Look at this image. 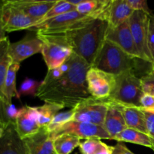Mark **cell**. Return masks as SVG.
<instances>
[{
    "mask_svg": "<svg viewBox=\"0 0 154 154\" xmlns=\"http://www.w3.org/2000/svg\"><path fill=\"white\" fill-rule=\"evenodd\" d=\"M69 72L58 81L48 84H41L35 97L45 103L63 105L74 108L83 101L91 97L87 84V73L91 66L84 60L72 54Z\"/></svg>",
    "mask_w": 154,
    "mask_h": 154,
    "instance_id": "6da1fadb",
    "label": "cell"
},
{
    "mask_svg": "<svg viewBox=\"0 0 154 154\" xmlns=\"http://www.w3.org/2000/svg\"><path fill=\"white\" fill-rule=\"evenodd\" d=\"M108 29V21L93 19L85 25L63 35L74 54L92 66L105 41Z\"/></svg>",
    "mask_w": 154,
    "mask_h": 154,
    "instance_id": "7a4b0ae2",
    "label": "cell"
},
{
    "mask_svg": "<svg viewBox=\"0 0 154 154\" xmlns=\"http://www.w3.org/2000/svg\"><path fill=\"white\" fill-rule=\"evenodd\" d=\"M142 61L144 60L129 55L115 44L105 39L91 67L117 76L129 70L137 72Z\"/></svg>",
    "mask_w": 154,
    "mask_h": 154,
    "instance_id": "3957f363",
    "label": "cell"
},
{
    "mask_svg": "<svg viewBox=\"0 0 154 154\" xmlns=\"http://www.w3.org/2000/svg\"><path fill=\"white\" fill-rule=\"evenodd\" d=\"M144 94L141 77L134 70L125 72L116 76V84L108 99L116 102L140 107V99Z\"/></svg>",
    "mask_w": 154,
    "mask_h": 154,
    "instance_id": "277c9868",
    "label": "cell"
},
{
    "mask_svg": "<svg viewBox=\"0 0 154 154\" xmlns=\"http://www.w3.org/2000/svg\"><path fill=\"white\" fill-rule=\"evenodd\" d=\"M35 32L43 43L42 54L48 70L61 66L73 54L63 34Z\"/></svg>",
    "mask_w": 154,
    "mask_h": 154,
    "instance_id": "5b68a950",
    "label": "cell"
},
{
    "mask_svg": "<svg viewBox=\"0 0 154 154\" xmlns=\"http://www.w3.org/2000/svg\"><path fill=\"white\" fill-rule=\"evenodd\" d=\"M93 19L75 10L40 22L29 30L44 34H63L79 28Z\"/></svg>",
    "mask_w": 154,
    "mask_h": 154,
    "instance_id": "8992f818",
    "label": "cell"
},
{
    "mask_svg": "<svg viewBox=\"0 0 154 154\" xmlns=\"http://www.w3.org/2000/svg\"><path fill=\"white\" fill-rule=\"evenodd\" d=\"M129 24L139 59L152 63L153 59L149 49L150 16L143 11H135L129 17Z\"/></svg>",
    "mask_w": 154,
    "mask_h": 154,
    "instance_id": "52a82bcc",
    "label": "cell"
},
{
    "mask_svg": "<svg viewBox=\"0 0 154 154\" xmlns=\"http://www.w3.org/2000/svg\"><path fill=\"white\" fill-rule=\"evenodd\" d=\"M108 108V100L91 97L77 105L73 109V121L91 123L103 127Z\"/></svg>",
    "mask_w": 154,
    "mask_h": 154,
    "instance_id": "ba28073f",
    "label": "cell"
},
{
    "mask_svg": "<svg viewBox=\"0 0 154 154\" xmlns=\"http://www.w3.org/2000/svg\"><path fill=\"white\" fill-rule=\"evenodd\" d=\"M90 96L97 99H108L114 91L116 76L95 67H90L86 76Z\"/></svg>",
    "mask_w": 154,
    "mask_h": 154,
    "instance_id": "9c48e42d",
    "label": "cell"
},
{
    "mask_svg": "<svg viewBox=\"0 0 154 154\" xmlns=\"http://www.w3.org/2000/svg\"><path fill=\"white\" fill-rule=\"evenodd\" d=\"M63 134H70L78 137L80 139H89V138H99V139L111 140L108 132L102 126L91 124L88 123L79 121H71L66 123L62 127L59 128L54 132H51V138L53 140Z\"/></svg>",
    "mask_w": 154,
    "mask_h": 154,
    "instance_id": "30bf717a",
    "label": "cell"
},
{
    "mask_svg": "<svg viewBox=\"0 0 154 154\" xmlns=\"http://www.w3.org/2000/svg\"><path fill=\"white\" fill-rule=\"evenodd\" d=\"M1 21L6 32L23 29L29 30L40 23V20L27 16L20 10L12 5L9 0H6Z\"/></svg>",
    "mask_w": 154,
    "mask_h": 154,
    "instance_id": "8fae6325",
    "label": "cell"
},
{
    "mask_svg": "<svg viewBox=\"0 0 154 154\" xmlns=\"http://www.w3.org/2000/svg\"><path fill=\"white\" fill-rule=\"evenodd\" d=\"M43 43L40 38L35 34H27L21 40L14 43H10L8 54L13 63H19L34 54L42 53Z\"/></svg>",
    "mask_w": 154,
    "mask_h": 154,
    "instance_id": "7c38bea8",
    "label": "cell"
},
{
    "mask_svg": "<svg viewBox=\"0 0 154 154\" xmlns=\"http://www.w3.org/2000/svg\"><path fill=\"white\" fill-rule=\"evenodd\" d=\"M105 39L115 44L129 55L139 59L129 27V20L115 28H111L108 26Z\"/></svg>",
    "mask_w": 154,
    "mask_h": 154,
    "instance_id": "4fadbf2b",
    "label": "cell"
},
{
    "mask_svg": "<svg viewBox=\"0 0 154 154\" xmlns=\"http://www.w3.org/2000/svg\"><path fill=\"white\" fill-rule=\"evenodd\" d=\"M0 154H28L24 140L18 134L14 123H10L0 138Z\"/></svg>",
    "mask_w": 154,
    "mask_h": 154,
    "instance_id": "5bb4252c",
    "label": "cell"
},
{
    "mask_svg": "<svg viewBox=\"0 0 154 154\" xmlns=\"http://www.w3.org/2000/svg\"><path fill=\"white\" fill-rule=\"evenodd\" d=\"M23 140L28 154H57L54 150V140L47 127H41L35 134Z\"/></svg>",
    "mask_w": 154,
    "mask_h": 154,
    "instance_id": "9a60e30c",
    "label": "cell"
},
{
    "mask_svg": "<svg viewBox=\"0 0 154 154\" xmlns=\"http://www.w3.org/2000/svg\"><path fill=\"white\" fill-rule=\"evenodd\" d=\"M57 0L35 1V0H9L11 4L33 19L42 21L48 11Z\"/></svg>",
    "mask_w": 154,
    "mask_h": 154,
    "instance_id": "2e32d148",
    "label": "cell"
},
{
    "mask_svg": "<svg viewBox=\"0 0 154 154\" xmlns=\"http://www.w3.org/2000/svg\"><path fill=\"white\" fill-rule=\"evenodd\" d=\"M107 100L108 108L105 116L103 128L110 135L111 139L114 140L118 134L127 128V126L123 114L117 104L109 99H107Z\"/></svg>",
    "mask_w": 154,
    "mask_h": 154,
    "instance_id": "e0dca14e",
    "label": "cell"
},
{
    "mask_svg": "<svg viewBox=\"0 0 154 154\" xmlns=\"http://www.w3.org/2000/svg\"><path fill=\"white\" fill-rule=\"evenodd\" d=\"M15 125L18 134L23 139L35 134L41 129L35 108L26 105L25 110L16 120Z\"/></svg>",
    "mask_w": 154,
    "mask_h": 154,
    "instance_id": "ac0fdd59",
    "label": "cell"
},
{
    "mask_svg": "<svg viewBox=\"0 0 154 154\" xmlns=\"http://www.w3.org/2000/svg\"><path fill=\"white\" fill-rule=\"evenodd\" d=\"M114 102V101H113ZM115 102L123 114L127 128L136 129V130L147 134L146 127L145 112L141 110L140 107Z\"/></svg>",
    "mask_w": 154,
    "mask_h": 154,
    "instance_id": "d6986e66",
    "label": "cell"
},
{
    "mask_svg": "<svg viewBox=\"0 0 154 154\" xmlns=\"http://www.w3.org/2000/svg\"><path fill=\"white\" fill-rule=\"evenodd\" d=\"M111 2V0H83L76 7V11L94 19L107 21Z\"/></svg>",
    "mask_w": 154,
    "mask_h": 154,
    "instance_id": "ffe728a7",
    "label": "cell"
},
{
    "mask_svg": "<svg viewBox=\"0 0 154 154\" xmlns=\"http://www.w3.org/2000/svg\"><path fill=\"white\" fill-rule=\"evenodd\" d=\"M134 11L128 5L126 0H111L108 14V26L115 28L127 21Z\"/></svg>",
    "mask_w": 154,
    "mask_h": 154,
    "instance_id": "44dd1931",
    "label": "cell"
},
{
    "mask_svg": "<svg viewBox=\"0 0 154 154\" xmlns=\"http://www.w3.org/2000/svg\"><path fill=\"white\" fill-rule=\"evenodd\" d=\"M118 142H129L149 147L154 151V143L152 138L147 134L136 130V129L126 128L114 138Z\"/></svg>",
    "mask_w": 154,
    "mask_h": 154,
    "instance_id": "7402d4cb",
    "label": "cell"
},
{
    "mask_svg": "<svg viewBox=\"0 0 154 154\" xmlns=\"http://www.w3.org/2000/svg\"><path fill=\"white\" fill-rule=\"evenodd\" d=\"M20 64L19 63L12 62L11 64L10 65L8 71L7 75H6L3 93H4L5 99L8 104H12V99L14 97L18 99H20V98L19 93L16 88L17 74L20 69Z\"/></svg>",
    "mask_w": 154,
    "mask_h": 154,
    "instance_id": "603a6c76",
    "label": "cell"
},
{
    "mask_svg": "<svg viewBox=\"0 0 154 154\" xmlns=\"http://www.w3.org/2000/svg\"><path fill=\"white\" fill-rule=\"evenodd\" d=\"M10 41L8 37L0 42V98L6 102L4 97V84L6 75L8 71L12 60L8 54V48L10 45Z\"/></svg>",
    "mask_w": 154,
    "mask_h": 154,
    "instance_id": "cb8c5ba5",
    "label": "cell"
},
{
    "mask_svg": "<svg viewBox=\"0 0 154 154\" xmlns=\"http://www.w3.org/2000/svg\"><path fill=\"white\" fill-rule=\"evenodd\" d=\"M81 139L75 135L63 134L54 139V147L57 154H70L79 147Z\"/></svg>",
    "mask_w": 154,
    "mask_h": 154,
    "instance_id": "d4e9b609",
    "label": "cell"
},
{
    "mask_svg": "<svg viewBox=\"0 0 154 154\" xmlns=\"http://www.w3.org/2000/svg\"><path fill=\"white\" fill-rule=\"evenodd\" d=\"M79 148L82 154H113L114 151V147L95 138L86 139L81 142Z\"/></svg>",
    "mask_w": 154,
    "mask_h": 154,
    "instance_id": "484cf974",
    "label": "cell"
},
{
    "mask_svg": "<svg viewBox=\"0 0 154 154\" xmlns=\"http://www.w3.org/2000/svg\"><path fill=\"white\" fill-rule=\"evenodd\" d=\"M38 114V120L41 127H47L51 123L56 114L63 109V105L54 103H45L42 106L35 107Z\"/></svg>",
    "mask_w": 154,
    "mask_h": 154,
    "instance_id": "4316f807",
    "label": "cell"
},
{
    "mask_svg": "<svg viewBox=\"0 0 154 154\" xmlns=\"http://www.w3.org/2000/svg\"><path fill=\"white\" fill-rule=\"evenodd\" d=\"M75 10H76V7L69 3L67 0H57L56 4L48 11L41 22Z\"/></svg>",
    "mask_w": 154,
    "mask_h": 154,
    "instance_id": "83f0119b",
    "label": "cell"
},
{
    "mask_svg": "<svg viewBox=\"0 0 154 154\" xmlns=\"http://www.w3.org/2000/svg\"><path fill=\"white\" fill-rule=\"evenodd\" d=\"M71 67V60L70 57L61 66L56 69L48 70L46 76L43 81H42V84H48L54 81H58L62 78L65 74L67 73Z\"/></svg>",
    "mask_w": 154,
    "mask_h": 154,
    "instance_id": "f1b7e54d",
    "label": "cell"
},
{
    "mask_svg": "<svg viewBox=\"0 0 154 154\" xmlns=\"http://www.w3.org/2000/svg\"><path fill=\"white\" fill-rule=\"evenodd\" d=\"M73 109H70L69 111H63V112H59L58 114H56L55 117L52 120L51 123L47 126V129L51 132H54L59 128L62 127L66 123L72 121L73 119Z\"/></svg>",
    "mask_w": 154,
    "mask_h": 154,
    "instance_id": "f546056e",
    "label": "cell"
},
{
    "mask_svg": "<svg viewBox=\"0 0 154 154\" xmlns=\"http://www.w3.org/2000/svg\"><path fill=\"white\" fill-rule=\"evenodd\" d=\"M42 82L35 81V80L30 79V78H26L23 82L21 84L18 93L20 96H35L38 90L40 87Z\"/></svg>",
    "mask_w": 154,
    "mask_h": 154,
    "instance_id": "4dcf8cb0",
    "label": "cell"
},
{
    "mask_svg": "<svg viewBox=\"0 0 154 154\" xmlns=\"http://www.w3.org/2000/svg\"><path fill=\"white\" fill-rule=\"evenodd\" d=\"M25 108L26 105L20 108H17L13 104L6 103L5 106V117L8 123H15L18 117L23 114V112L25 110Z\"/></svg>",
    "mask_w": 154,
    "mask_h": 154,
    "instance_id": "1f68e13d",
    "label": "cell"
},
{
    "mask_svg": "<svg viewBox=\"0 0 154 154\" xmlns=\"http://www.w3.org/2000/svg\"><path fill=\"white\" fill-rule=\"evenodd\" d=\"M143 93L154 96V71L150 70L141 77Z\"/></svg>",
    "mask_w": 154,
    "mask_h": 154,
    "instance_id": "d6a6232c",
    "label": "cell"
},
{
    "mask_svg": "<svg viewBox=\"0 0 154 154\" xmlns=\"http://www.w3.org/2000/svg\"><path fill=\"white\" fill-rule=\"evenodd\" d=\"M128 5L135 11H143L148 14L149 16L153 15V12L149 8L147 5V2L146 0H126Z\"/></svg>",
    "mask_w": 154,
    "mask_h": 154,
    "instance_id": "836d02e7",
    "label": "cell"
},
{
    "mask_svg": "<svg viewBox=\"0 0 154 154\" xmlns=\"http://www.w3.org/2000/svg\"><path fill=\"white\" fill-rule=\"evenodd\" d=\"M140 108L144 112L154 114V96L144 93L140 99Z\"/></svg>",
    "mask_w": 154,
    "mask_h": 154,
    "instance_id": "e575fe53",
    "label": "cell"
},
{
    "mask_svg": "<svg viewBox=\"0 0 154 154\" xmlns=\"http://www.w3.org/2000/svg\"><path fill=\"white\" fill-rule=\"evenodd\" d=\"M149 49L151 54L153 63L154 62V14L150 16L149 26Z\"/></svg>",
    "mask_w": 154,
    "mask_h": 154,
    "instance_id": "d590c367",
    "label": "cell"
},
{
    "mask_svg": "<svg viewBox=\"0 0 154 154\" xmlns=\"http://www.w3.org/2000/svg\"><path fill=\"white\" fill-rule=\"evenodd\" d=\"M145 119L147 135L152 138L154 143V114L145 112Z\"/></svg>",
    "mask_w": 154,
    "mask_h": 154,
    "instance_id": "8d00e7d4",
    "label": "cell"
},
{
    "mask_svg": "<svg viewBox=\"0 0 154 154\" xmlns=\"http://www.w3.org/2000/svg\"><path fill=\"white\" fill-rule=\"evenodd\" d=\"M7 102L0 98V126L3 129H5L8 125L9 124L6 120L5 114V106Z\"/></svg>",
    "mask_w": 154,
    "mask_h": 154,
    "instance_id": "74e56055",
    "label": "cell"
},
{
    "mask_svg": "<svg viewBox=\"0 0 154 154\" xmlns=\"http://www.w3.org/2000/svg\"><path fill=\"white\" fill-rule=\"evenodd\" d=\"M113 154H134L129 149L127 148L126 146L122 144L121 142H118L114 147Z\"/></svg>",
    "mask_w": 154,
    "mask_h": 154,
    "instance_id": "f35d334b",
    "label": "cell"
},
{
    "mask_svg": "<svg viewBox=\"0 0 154 154\" xmlns=\"http://www.w3.org/2000/svg\"><path fill=\"white\" fill-rule=\"evenodd\" d=\"M5 32H6L5 31L4 27H3V25H2V21L0 20V42H1L2 41L4 40V39L7 37V36L5 35Z\"/></svg>",
    "mask_w": 154,
    "mask_h": 154,
    "instance_id": "ab89813d",
    "label": "cell"
},
{
    "mask_svg": "<svg viewBox=\"0 0 154 154\" xmlns=\"http://www.w3.org/2000/svg\"><path fill=\"white\" fill-rule=\"evenodd\" d=\"M6 3V0H0V20H2V16L3 9H4L5 5Z\"/></svg>",
    "mask_w": 154,
    "mask_h": 154,
    "instance_id": "60d3db41",
    "label": "cell"
},
{
    "mask_svg": "<svg viewBox=\"0 0 154 154\" xmlns=\"http://www.w3.org/2000/svg\"><path fill=\"white\" fill-rule=\"evenodd\" d=\"M4 130H5V129H3V128H2L1 126H0V138L2 136L3 133H4Z\"/></svg>",
    "mask_w": 154,
    "mask_h": 154,
    "instance_id": "b9f144b4",
    "label": "cell"
},
{
    "mask_svg": "<svg viewBox=\"0 0 154 154\" xmlns=\"http://www.w3.org/2000/svg\"><path fill=\"white\" fill-rule=\"evenodd\" d=\"M151 69H152V70L154 71V62L153 63H151Z\"/></svg>",
    "mask_w": 154,
    "mask_h": 154,
    "instance_id": "7bdbcfd3",
    "label": "cell"
}]
</instances>
